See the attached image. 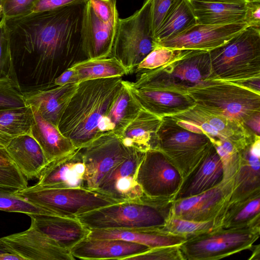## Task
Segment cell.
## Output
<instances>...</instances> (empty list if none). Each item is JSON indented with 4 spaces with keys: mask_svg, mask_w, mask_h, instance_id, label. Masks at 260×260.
Instances as JSON below:
<instances>
[{
    "mask_svg": "<svg viewBox=\"0 0 260 260\" xmlns=\"http://www.w3.org/2000/svg\"><path fill=\"white\" fill-rule=\"evenodd\" d=\"M197 24L189 0H176L170 11L153 36L158 43L178 35Z\"/></svg>",
    "mask_w": 260,
    "mask_h": 260,
    "instance_id": "836d02e7",
    "label": "cell"
},
{
    "mask_svg": "<svg viewBox=\"0 0 260 260\" xmlns=\"http://www.w3.org/2000/svg\"><path fill=\"white\" fill-rule=\"evenodd\" d=\"M260 226H221L186 240L179 246L184 260H216L251 248Z\"/></svg>",
    "mask_w": 260,
    "mask_h": 260,
    "instance_id": "30bf717a",
    "label": "cell"
},
{
    "mask_svg": "<svg viewBox=\"0 0 260 260\" xmlns=\"http://www.w3.org/2000/svg\"><path fill=\"white\" fill-rule=\"evenodd\" d=\"M6 250L24 260H74L70 250L30 225L27 230L0 238Z\"/></svg>",
    "mask_w": 260,
    "mask_h": 260,
    "instance_id": "9a60e30c",
    "label": "cell"
},
{
    "mask_svg": "<svg viewBox=\"0 0 260 260\" xmlns=\"http://www.w3.org/2000/svg\"><path fill=\"white\" fill-rule=\"evenodd\" d=\"M116 25L102 22L87 1L83 17L81 47L85 59L111 56Z\"/></svg>",
    "mask_w": 260,
    "mask_h": 260,
    "instance_id": "ffe728a7",
    "label": "cell"
},
{
    "mask_svg": "<svg viewBox=\"0 0 260 260\" xmlns=\"http://www.w3.org/2000/svg\"><path fill=\"white\" fill-rule=\"evenodd\" d=\"M181 49L156 47L138 64L135 69L136 75L160 67L169 62Z\"/></svg>",
    "mask_w": 260,
    "mask_h": 260,
    "instance_id": "f35d334b",
    "label": "cell"
},
{
    "mask_svg": "<svg viewBox=\"0 0 260 260\" xmlns=\"http://www.w3.org/2000/svg\"><path fill=\"white\" fill-rule=\"evenodd\" d=\"M209 52L215 79L238 84L260 78V28L248 26Z\"/></svg>",
    "mask_w": 260,
    "mask_h": 260,
    "instance_id": "277c9868",
    "label": "cell"
},
{
    "mask_svg": "<svg viewBox=\"0 0 260 260\" xmlns=\"http://www.w3.org/2000/svg\"><path fill=\"white\" fill-rule=\"evenodd\" d=\"M85 165L80 148L47 163L37 184L48 187H82Z\"/></svg>",
    "mask_w": 260,
    "mask_h": 260,
    "instance_id": "44dd1931",
    "label": "cell"
},
{
    "mask_svg": "<svg viewBox=\"0 0 260 260\" xmlns=\"http://www.w3.org/2000/svg\"><path fill=\"white\" fill-rule=\"evenodd\" d=\"M151 0H146L132 15L119 18L111 56L125 68L128 74L155 47L150 21Z\"/></svg>",
    "mask_w": 260,
    "mask_h": 260,
    "instance_id": "9c48e42d",
    "label": "cell"
},
{
    "mask_svg": "<svg viewBox=\"0 0 260 260\" xmlns=\"http://www.w3.org/2000/svg\"><path fill=\"white\" fill-rule=\"evenodd\" d=\"M9 35L5 20H0V79L11 80L19 85L14 68ZM20 86V85H19Z\"/></svg>",
    "mask_w": 260,
    "mask_h": 260,
    "instance_id": "74e56055",
    "label": "cell"
},
{
    "mask_svg": "<svg viewBox=\"0 0 260 260\" xmlns=\"http://www.w3.org/2000/svg\"><path fill=\"white\" fill-rule=\"evenodd\" d=\"M15 190L0 187V211L30 215L58 216L53 212L34 205L15 194Z\"/></svg>",
    "mask_w": 260,
    "mask_h": 260,
    "instance_id": "8d00e7d4",
    "label": "cell"
},
{
    "mask_svg": "<svg viewBox=\"0 0 260 260\" xmlns=\"http://www.w3.org/2000/svg\"><path fill=\"white\" fill-rule=\"evenodd\" d=\"M247 26L244 21L222 25L196 24L178 35L156 43L155 46L209 51L225 44Z\"/></svg>",
    "mask_w": 260,
    "mask_h": 260,
    "instance_id": "2e32d148",
    "label": "cell"
},
{
    "mask_svg": "<svg viewBox=\"0 0 260 260\" xmlns=\"http://www.w3.org/2000/svg\"><path fill=\"white\" fill-rule=\"evenodd\" d=\"M96 16L103 22L117 25L119 17L116 0H88Z\"/></svg>",
    "mask_w": 260,
    "mask_h": 260,
    "instance_id": "b9f144b4",
    "label": "cell"
},
{
    "mask_svg": "<svg viewBox=\"0 0 260 260\" xmlns=\"http://www.w3.org/2000/svg\"><path fill=\"white\" fill-rule=\"evenodd\" d=\"M30 225L54 240L61 247L71 250L87 237L91 230L77 217L61 216L30 215Z\"/></svg>",
    "mask_w": 260,
    "mask_h": 260,
    "instance_id": "603a6c76",
    "label": "cell"
},
{
    "mask_svg": "<svg viewBox=\"0 0 260 260\" xmlns=\"http://www.w3.org/2000/svg\"><path fill=\"white\" fill-rule=\"evenodd\" d=\"M0 260H24L22 257L8 252H0Z\"/></svg>",
    "mask_w": 260,
    "mask_h": 260,
    "instance_id": "f907efd6",
    "label": "cell"
},
{
    "mask_svg": "<svg viewBox=\"0 0 260 260\" xmlns=\"http://www.w3.org/2000/svg\"><path fill=\"white\" fill-rule=\"evenodd\" d=\"M149 249L144 245L120 239L87 237L73 246L70 251L75 258L127 260Z\"/></svg>",
    "mask_w": 260,
    "mask_h": 260,
    "instance_id": "7402d4cb",
    "label": "cell"
},
{
    "mask_svg": "<svg viewBox=\"0 0 260 260\" xmlns=\"http://www.w3.org/2000/svg\"><path fill=\"white\" fill-rule=\"evenodd\" d=\"M141 109L125 81L122 80L121 87L100 124L101 135L111 133L119 137Z\"/></svg>",
    "mask_w": 260,
    "mask_h": 260,
    "instance_id": "484cf974",
    "label": "cell"
},
{
    "mask_svg": "<svg viewBox=\"0 0 260 260\" xmlns=\"http://www.w3.org/2000/svg\"><path fill=\"white\" fill-rule=\"evenodd\" d=\"M0 147H1V146H0Z\"/></svg>",
    "mask_w": 260,
    "mask_h": 260,
    "instance_id": "9f6ffc18",
    "label": "cell"
},
{
    "mask_svg": "<svg viewBox=\"0 0 260 260\" xmlns=\"http://www.w3.org/2000/svg\"><path fill=\"white\" fill-rule=\"evenodd\" d=\"M37 0H3L1 19L7 20L27 14Z\"/></svg>",
    "mask_w": 260,
    "mask_h": 260,
    "instance_id": "f6af8a7d",
    "label": "cell"
},
{
    "mask_svg": "<svg viewBox=\"0 0 260 260\" xmlns=\"http://www.w3.org/2000/svg\"><path fill=\"white\" fill-rule=\"evenodd\" d=\"M223 178V163L213 145L184 180L181 189L173 200L189 197L208 190L221 183Z\"/></svg>",
    "mask_w": 260,
    "mask_h": 260,
    "instance_id": "d4e9b609",
    "label": "cell"
},
{
    "mask_svg": "<svg viewBox=\"0 0 260 260\" xmlns=\"http://www.w3.org/2000/svg\"><path fill=\"white\" fill-rule=\"evenodd\" d=\"M189 1L197 24L222 25L244 21L246 3Z\"/></svg>",
    "mask_w": 260,
    "mask_h": 260,
    "instance_id": "4dcf8cb0",
    "label": "cell"
},
{
    "mask_svg": "<svg viewBox=\"0 0 260 260\" xmlns=\"http://www.w3.org/2000/svg\"><path fill=\"white\" fill-rule=\"evenodd\" d=\"M179 246L151 248L127 260H184Z\"/></svg>",
    "mask_w": 260,
    "mask_h": 260,
    "instance_id": "60d3db41",
    "label": "cell"
},
{
    "mask_svg": "<svg viewBox=\"0 0 260 260\" xmlns=\"http://www.w3.org/2000/svg\"><path fill=\"white\" fill-rule=\"evenodd\" d=\"M3 251H5V249H4V247L3 246V245L1 244V243H0V252H3Z\"/></svg>",
    "mask_w": 260,
    "mask_h": 260,
    "instance_id": "db71d44e",
    "label": "cell"
},
{
    "mask_svg": "<svg viewBox=\"0 0 260 260\" xmlns=\"http://www.w3.org/2000/svg\"><path fill=\"white\" fill-rule=\"evenodd\" d=\"M144 153L132 148L128 157L110 172L99 189L120 202L142 197L144 194L136 176Z\"/></svg>",
    "mask_w": 260,
    "mask_h": 260,
    "instance_id": "ac0fdd59",
    "label": "cell"
},
{
    "mask_svg": "<svg viewBox=\"0 0 260 260\" xmlns=\"http://www.w3.org/2000/svg\"><path fill=\"white\" fill-rule=\"evenodd\" d=\"M162 118L142 108L119 137L123 145L142 152L155 148L157 131Z\"/></svg>",
    "mask_w": 260,
    "mask_h": 260,
    "instance_id": "f1b7e54d",
    "label": "cell"
},
{
    "mask_svg": "<svg viewBox=\"0 0 260 260\" xmlns=\"http://www.w3.org/2000/svg\"><path fill=\"white\" fill-rule=\"evenodd\" d=\"M89 238L117 239L147 246L149 248L179 246L186 239L183 237L164 233L160 230L134 229L91 230Z\"/></svg>",
    "mask_w": 260,
    "mask_h": 260,
    "instance_id": "f546056e",
    "label": "cell"
},
{
    "mask_svg": "<svg viewBox=\"0 0 260 260\" xmlns=\"http://www.w3.org/2000/svg\"><path fill=\"white\" fill-rule=\"evenodd\" d=\"M137 181L148 197L173 200L183 179L164 153L152 148L145 152L139 166Z\"/></svg>",
    "mask_w": 260,
    "mask_h": 260,
    "instance_id": "4fadbf2b",
    "label": "cell"
},
{
    "mask_svg": "<svg viewBox=\"0 0 260 260\" xmlns=\"http://www.w3.org/2000/svg\"><path fill=\"white\" fill-rule=\"evenodd\" d=\"M33 121L29 106L0 109V146L6 148L14 138L29 134Z\"/></svg>",
    "mask_w": 260,
    "mask_h": 260,
    "instance_id": "d6a6232c",
    "label": "cell"
},
{
    "mask_svg": "<svg viewBox=\"0 0 260 260\" xmlns=\"http://www.w3.org/2000/svg\"><path fill=\"white\" fill-rule=\"evenodd\" d=\"M231 189V183L222 182L202 193L171 200L168 216L199 221L218 220L220 223Z\"/></svg>",
    "mask_w": 260,
    "mask_h": 260,
    "instance_id": "5bb4252c",
    "label": "cell"
},
{
    "mask_svg": "<svg viewBox=\"0 0 260 260\" xmlns=\"http://www.w3.org/2000/svg\"><path fill=\"white\" fill-rule=\"evenodd\" d=\"M187 92L197 106L244 125L260 114V93L235 83L211 79L188 88Z\"/></svg>",
    "mask_w": 260,
    "mask_h": 260,
    "instance_id": "8992f818",
    "label": "cell"
},
{
    "mask_svg": "<svg viewBox=\"0 0 260 260\" xmlns=\"http://www.w3.org/2000/svg\"><path fill=\"white\" fill-rule=\"evenodd\" d=\"M31 110L34 121L29 134L39 144L48 163L77 149L58 127L45 119L37 111Z\"/></svg>",
    "mask_w": 260,
    "mask_h": 260,
    "instance_id": "83f0119b",
    "label": "cell"
},
{
    "mask_svg": "<svg viewBox=\"0 0 260 260\" xmlns=\"http://www.w3.org/2000/svg\"><path fill=\"white\" fill-rule=\"evenodd\" d=\"M260 137L240 150L229 203L260 193Z\"/></svg>",
    "mask_w": 260,
    "mask_h": 260,
    "instance_id": "d6986e66",
    "label": "cell"
},
{
    "mask_svg": "<svg viewBox=\"0 0 260 260\" xmlns=\"http://www.w3.org/2000/svg\"><path fill=\"white\" fill-rule=\"evenodd\" d=\"M132 149L111 133H105L80 148L85 165L82 187L99 189L110 172L128 157Z\"/></svg>",
    "mask_w": 260,
    "mask_h": 260,
    "instance_id": "7c38bea8",
    "label": "cell"
},
{
    "mask_svg": "<svg viewBox=\"0 0 260 260\" xmlns=\"http://www.w3.org/2000/svg\"><path fill=\"white\" fill-rule=\"evenodd\" d=\"M28 186V180L17 167H0V187L15 191Z\"/></svg>",
    "mask_w": 260,
    "mask_h": 260,
    "instance_id": "7bdbcfd3",
    "label": "cell"
},
{
    "mask_svg": "<svg viewBox=\"0 0 260 260\" xmlns=\"http://www.w3.org/2000/svg\"><path fill=\"white\" fill-rule=\"evenodd\" d=\"M220 226L218 220L199 221L168 216L160 231L186 240Z\"/></svg>",
    "mask_w": 260,
    "mask_h": 260,
    "instance_id": "d590c367",
    "label": "cell"
},
{
    "mask_svg": "<svg viewBox=\"0 0 260 260\" xmlns=\"http://www.w3.org/2000/svg\"><path fill=\"white\" fill-rule=\"evenodd\" d=\"M17 167L6 150V148H0V167Z\"/></svg>",
    "mask_w": 260,
    "mask_h": 260,
    "instance_id": "681fc988",
    "label": "cell"
},
{
    "mask_svg": "<svg viewBox=\"0 0 260 260\" xmlns=\"http://www.w3.org/2000/svg\"><path fill=\"white\" fill-rule=\"evenodd\" d=\"M79 79L76 71L71 67L68 68L55 78L54 84L55 86H62L68 84H78Z\"/></svg>",
    "mask_w": 260,
    "mask_h": 260,
    "instance_id": "c3c4849f",
    "label": "cell"
},
{
    "mask_svg": "<svg viewBox=\"0 0 260 260\" xmlns=\"http://www.w3.org/2000/svg\"><path fill=\"white\" fill-rule=\"evenodd\" d=\"M121 77L88 80L78 83L58 124L76 148L101 135L100 124L122 85Z\"/></svg>",
    "mask_w": 260,
    "mask_h": 260,
    "instance_id": "7a4b0ae2",
    "label": "cell"
},
{
    "mask_svg": "<svg viewBox=\"0 0 260 260\" xmlns=\"http://www.w3.org/2000/svg\"><path fill=\"white\" fill-rule=\"evenodd\" d=\"M171 117L183 127L206 135L214 147L231 142L242 150L257 137H260L253 134L241 123L210 112L196 105Z\"/></svg>",
    "mask_w": 260,
    "mask_h": 260,
    "instance_id": "8fae6325",
    "label": "cell"
},
{
    "mask_svg": "<svg viewBox=\"0 0 260 260\" xmlns=\"http://www.w3.org/2000/svg\"><path fill=\"white\" fill-rule=\"evenodd\" d=\"M171 200L144 195L140 199L113 204L77 217L91 230H160L169 215Z\"/></svg>",
    "mask_w": 260,
    "mask_h": 260,
    "instance_id": "3957f363",
    "label": "cell"
},
{
    "mask_svg": "<svg viewBox=\"0 0 260 260\" xmlns=\"http://www.w3.org/2000/svg\"><path fill=\"white\" fill-rule=\"evenodd\" d=\"M2 4H3V0H0V20L2 18Z\"/></svg>",
    "mask_w": 260,
    "mask_h": 260,
    "instance_id": "f5cc1de1",
    "label": "cell"
},
{
    "mask_svg": "<svg viewBox=\"0 0 260 260\" xmlns=\"http://www.w3.org/2000/svg\"><path fill=\"white\" fill-rule=\"evenodd\" d=\"M87 1L5 20L12 56L51 65L85 59L81 31Z\"/></svg>",
    "mask_w": 260,
    "mask_h": 260,
    "instance_id": "6da1fadb",
    "label": "cell"
},
{
    "mask_svg": "<svg viewBox=\"0 0 260 260\" xmlns=\"http://www.w3.org/2000/svg\"><path fill=\"white\" fill-rule=\"evenodd\" d=\"M249 2L260 1V0H248Z\"/></svg>",
    "mask_w": 260,
    "mask_h": 260,
    "instance_id": "11a10c76",
    "label": "cell"
},
{
    "mask_svg": "<svg viewBox=\"0 0 260 260\" xmlns=\"http://www.w3.org/2000/svg\"><path fill=\"white\" fill-rule=\"evenodd\" d=\"M78 84L57 86L47 90L23 93L25 106L37 111L45 119L58 127Z\"/></svg>",
    "mask_w": 260,
    "mask_h": 260,
    "instance_id": "cb8c5ba5",
    "label": "cell"
},
{
    "mask_svg": "<svg viewBox=\"0 0 260 260\" xmlns=\"http://www.w3.org/2000/svg\"><path fill=\"white\" fill-rule=\"evenodd\" d=\"M260 193L229 203L220 218L221 226L237 228L260 226Z\"/></svg>",
    "mask_w": 260,
    "mask_h": 260,
    "instance_id": "1f68e13d",
    "label": "cell"
},
{
    "mask_svg": "<svg viewBox=\"0 0 260 260\" xmlns=\"http://www.w3.org/2000/svg\"><path fill=\"white\" fill-rule=\"evenodd\" d=\"M25 106L20 86L11 80L0 79V109Z\"/></svg>",
    "mask_w": 260,
    "mask_h": 260,
    "instance_id": "ab89813d",
    "label": "cell"
},
{
    "mask_svg": "<svg viewBox=\"0 0 260 260\" xmlns=\"http://www.w3.org/2000/svg\"><path fill=\"white\" fill-rule=\"evenodd\" d=\"M176 0H151L150 27L152 36L155 35Z\"/></svg>",
    "mask_w": 260,
    "mask_h": 260,
    "instance_id": "ee69618b",
    "label": "cell"
},
{
    "mask_svg": "<svg viewBox=\"0 0 260 260\" xmlns=\"http://www.w3.org/2000/svg\"><path fill=\"white\" fill-rule=\"evenodd\" d=\"M135 86L187 92V90L206 81L215 79L209 52L181 49L169 62L136 75Z\"/></svg>",
    "mask_w": 260,
    "mask_h": 260,
    "instance_id": "5b68a950",
    "label": "cell"
},
{
    "mask_svg": "<svg viewBox=\"0 0 260 260\" xmlns=\"http://www.w3.org/2000/svg\"><path fill=\"white\" fill-rule=\"evenodd\" d=\"M77 72L81 81L122 77L128 74L125 68L115 57L95 59H85L75 62L70 66Z\"/></svg>",
    "mask_w": 260,
    "mask_h": 260,
    "instance_id": "e575fe53",
    "label": "cell"
},
{
    "mask_svg": "<svg viewBox=\"0 0 260 260\" xmlns=\"http://www.w3.org/2000/svg\"><path fill=\"white\" fill-rule=\"evenodd\" d=\"M87 0H37L29 13L47 11ZM28 13V14H29Z\"/></svg>",
    "mask_w": 260,
    "mask_h": 260,
    "instance_id": "bcb514c9",
    "label": "cell"
},
{
    "mask_svg": "<svg viewBox=\"0 0 260 260\" xmlns=\"http://www.w3.org/2000/svg\"><path fill=\"white\" fill-rule=\"evenodd\" d=\"M6 150L27 180L38 179L48 163L39 144L30 134L14 138Z\"/></svg>",
    "mask_w": 260,
    "mask_h": 260,
    "instance_id": "4316f807",
    "label": "cell"
},
{
    "mask_svg": "<svg viewBox=\"0 0 260 260\" xmlns=\"http://www.w3.org/2000/svg\"><path fill=\"white\" fill-rule=\"evenodd\" d=\"M141 107L157 116H172L194 107L195 101L187 92L150 87H138L125 81Z\"/></svg>",
    "mask_w": 260,
    "mask_h": 260,
    "instance_id": "e0dca14e",
    "label": "cell"
},
{
    "mask_svg": "<svg viewBox=\"0 0 260 260\" xmlns=\"http://www.w3.org/2000/svg\"><path fill=\"white\" fill-rule=\"evenodd\" d=\"M18 197L58 216L77 217L97 209L122 202L100 189L54 188L36 183L14 191Z\"/></svg>",
    "mask_w": 260,
    "mask_h": 260,
    "instance_id": "52a82bcc",
    "label": "cell"
},
{
    "mask_svg": "<svg viewBox=\"0 0 260 260\" xmlns=\"http://www.w3.org/2000/svg\"><path fill=\"white\" fill-rule=\"evenodd\" d=\"M197 1H220L225 2L246 3L248 2V0H197Z\"/></svg>",
    "mask_w": 260,
    "mask_h": 260,
    "instance_id": "816d5d0a",
    "label": "cell"
},
{
    "mask_svg": "<svg viewBox=\"0 0 260 260\" xmlns=\"http://www.w3.org/2000/svg\"><path fill=\"white\" fill-rule=\"evenodd\" d=\"M243 20L249 26L260 28V1L246 3Z\"/></svg>",
    "mask_w": 260,
    "mask_h": 260,
    "instance_id": "7dc6e473",
    "label": "cell"
},
{
    "mask_svg": "<svg viewBox=\"0 0 260 260\" xmlns=\"http://www.w3.org/2000/svg\"><path fill=\"white\" fill-rule=\"evenodd\" d=\"M212 146L206 135L189 131L171 116H166L162 117L157 132L155 149L164 153L179 172L184 181Z\"/></svg>",
    "mask_w": 260,
    "mask_h": 260,
    "instance_id": "ba28073f",
    "label": "cell"
}]
</instances>
